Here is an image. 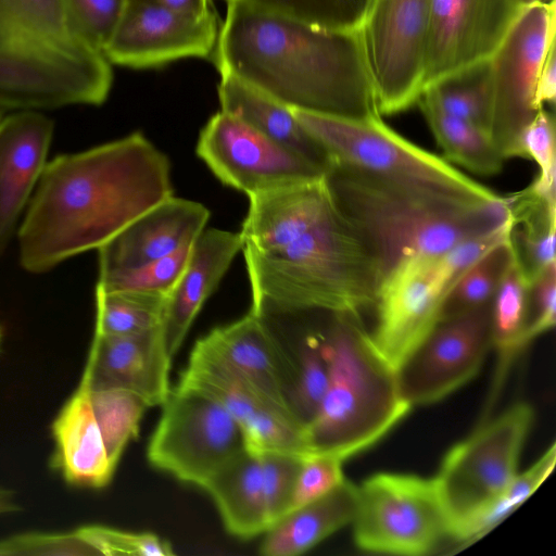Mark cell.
Wrapping results in <instances>:
<instances>
[{"label": "cell", "instance_id": "6da1fadb", "mask_svg": "<svg viewBox=\"0 0 556 556\" xmlns=\"http://www.w3.org/2000/svg\"><path fill=\"white\" fill-rule=\"evenodd\" d=\"M249 199L240 235L252 305L354 317L375 306L372 256L325 175Z\"/></svg>", "mask_w": 556, "mask_h": 556}, {"label": "cell", "instance_id": "7a4b0ae2", "mask_svg": "<svg viewBox=\"0 0 556 556\" xmlns=\"http://www.w3.org/2000/svg\"><path fill=\"white\" fill-rule=\"evenodd\" d=\"M173 195L170 163L141 132L47 163L18 228L20 263L33 274L99 249Z\"/></svg>", "mask_w": 556, "mask_h": 556}, {"label": "cell", "instance_id": "3957f363", "mask_svg": "<svg viewBox=\"0 0 556 556\" xmlns=\"http://www.w3.org/2000/svg\"><path fill=\"white\" fill-rule=\"evenodd\" d=\"M211 61L290 109L380 115L357 31L317 28L248 3L226 2Z\"/></svg>", "mask_w": 556, "mask_h": 556}, {"label": "cell", "instance_id": "277c9868", "mask_svg": "<svg viewBox=\"0 0 556 556\" xmlns=\"http://www.w3.org/2000/svg\"><path fill=\"white\" fill-rule=\"evenodd\" d=\"M325 178L372 256L379 288L403 263L441 255L511 218L510 195L489 202L440 198L337 162H330Z\"/></svg>", "mask_w": 556, "mask_h": 556}, {"label": "cell", "instance_id": "5b68a950", "mask_svg": "<svg viewBox=\"0 0 556 556\" xmlns=\"http://www.w3.org/2000/svg\"><path fill=\"white\" fill-rule=\"evenodd\" d=\"M112 64L75 28L65 0H0V109L100 105Z\"/></svg>", "mask_w": 556, "mask_h": 556}, {"label": "cell", "instance_id": "8992f818", "mask_svg": "<svg viewBox=\"0 0 556 556\" xmlns=\"http://www.w3.org/2000/svg\"><path fill=\"white\" fill-rule=\"evenodd\" d=\"M319 328L328 383L305 426L307 455L342 460L376 444L412 409L395 370L376 351L359 317L325 312Z\"/></svg>", "mask_w": 556, "mask_h": 556}, {"label": "cell", "instance_id": "52a82bcc", "mask_svg": "<svg viewBox=\"0 0 556 556\" xmlns=\"http://www.w3.org/2000/svg\"><path fill=\"white\" fill-rule=\"evenodd\" d=\"M308 134L337 162L422 193L471 202L501 197L443 157L407 140L381 115L342 117L291 109Z\"/></svg>", "mask_w": 556, "mask_h": 556}, {"label": "cell", "instance_id": "ba28073f", "mask_svg": "<svg viewBox=\"0 0 556 556\" xmlns=\"http://www.w3.org/2000/svg\"><path fill=\"white\" fill-rule=\"evenodd\" d=\"M533 418L530 404L515 403L497 417L479 424L468 438L445 454L433 481L452 539L516 477Z\"/></svg>", "mask_w": 556, "mask_h": 556}, {"label": "cell", "instance_id": "9c48e42d", "mask_svg": "<svg viewBox=\"0 0 556 556\" xmlns=\"http://www.w3.org/2000/svg\"><path fill=\"white\" fill-rule=\"evenodd\" d=\"M355 545L369 553L421 556L446 536L450 523L433 478L379 472L357 485Z\"/></svg>", "mask_w": 556, "mask_h": 556}, {"label": "cell", "instance_id": "30bf717a", "mask_svg": "<svg viewBox=\"0 0 556 556\" xmlns=\"http://www.w3.org/2000/svg\"><path fill=\"white\" fill-rule=\"evenodd\" d=\"M431 0H369L357 29L380 115L416 104L424 72Z\"/></svg>", "mask_w": 556, "mask_h": 556}, {"label": "cell", "instance_id": "8fae6325", "mask_svg": "<svg viewBox=\"0 0 556 556\" xmlns=\"http://www.w3.org/2000/svg\"><path fill=\"white\" fill-rule=\"evenodd\" d=\"M149 440V463L177 480L200 485L245 448L243 433L226 408L198 390L177 386L162 404Z\"/></svg>", "mask_w": 556, "mask_h": 556}, {"label": "cell", "instance_id": "7c38bea8", "mask_svg": "<svg viewBox=\"0 0 556 556\" xmlns=\"http://www.w3.org/2000/svg\"><path fill=\"white\" fill-rule=\"evenodd\" d=\"M555 0L523 7L490 59L491 137L506 160L519 156V138L538 114L536 88L546 52L555 42Z\"/></svg>", "mask_w": 556, "mask_h": 556}, {"label": "cell", "instance_id": "4fadbf2b", "mask_svg": "<svg viewBox=\"0 0 556 556\" xmlns=\"http://www.w3.org/2000/svg\"><path fill=\"white\" fill-rule=\"evenodd\" d=\"M195 152L220 182L249 198L308 182L326 173L222 110L201 129Z\"/></svg>", "mask_w": 556, "mask_h": 556}, {"label": "cell", "instance_id": "5bb4252c", "mask_svg": "<svg viewBox=\"0 0 556 556\" xmlns=\"http://www.w3.org/2000/svg\"><path fill=\"white\" fill-rule=\"evenodd\" d=\"M491 349V303L438 321L395 370L402 397L412 408L444 399L477 376Z\"/></svg>", "mask_w": 556, "mask_h": 556}, {"label": "cell", "instance_id": "9a60e30c", "mask_svg": "<svg viewBox=\"0 0 556 556\" xmlns=\"http://www.w3.org/2000/svg\"><path fill=\"white\" fill-rule=\"evenodd\" d=\"M460 276L444 254L418 256L400 265L381 283L369 337L394 370L437 325L443 302Z\"/></svg>", "mask_w": 556, "mask_h": 556}, {"label": "cell", "instance_id": "2e32d148", "mask_svg": "<svg viewBox=\"0 0 556 556\" xmlns=\"http://www.w3.org/2000/svg\"><path fill=\"white\" fill-rule=\"evenodd\" d=\"M219 25L214 10L193 15L157 0H126L103 53L111 64L136 70L187 58L211 59Z\"/></svg>", "mask_w": 556, "mask_h": 556}, {"label": "cell", "instance_id": "e0dca14e", "mask_svg": "<svg viewBox=\"0 0 556 556\" xmlns=\"http://www.w3.org/2000/svg\"><path fill=\"white\" fill-rule=\"evenodd\" d=\"M178 384L220 403L239 425L247 448L307 455L305 425L200 344H194Z\"/></svg>", "mask_w": 556, "mask_h": 556}, {"label": "cell", "instance_id": "ac0fdd59", "mask_svg": "<svg viewBox=\"0 0 556 556\" xmlns=\"http://www.w3.org/2000/svg\"><path fill=\"white\" fill-rule=\"evenodd\" d=\"M523 7L519 0H431L422 91L490 60Z\"/></svg>", "mask_w": 556, "mask_h": 556}, {"label": "cell", "instance_id": "d6986e66", "mask_svg": "<svg viewBox=\"0 0 556 556\" xmlns=\"http://www.w3.org/2000/svg\"><path fill=\"white\" fill-rule=\"evenodd\" d=\"M208 218L203 204L169 197L98 249L99 277L142 266L193 243Z\"/></svg>", "mask_w": 556, "mask_h": 556}, {"label": "cell", "instance_id": "ffe728a7", "mask_svg": "<svg viewBox=\"0 0 556 556\" xmlns=\"http://www.w3.org/2000/svg\"><path fill=\"white\" fill-rule=\"evenodd\" d=\"M197 343L291 410L289 396L296 361L288 354L283 340L255 313L250 311L231 324L212 329Z\"/></svg>", "mask_w": 556, "mask_h": 556}, {"label": "cell", "instance_id": "44dd1931", "mask_svg": "<svg viewBox=\"0 0 556 556\" xmlns=\"http://www.w3.org/2000/svg\"><path fill=\"white\" fill-rule=\"evenodd\" d=\"M170 363L160 326L125 336L94 332L86 369L91 388L126 389L153 407L170 393Z\"/></svg>", "mask_w": 556, "mask_h": 556}, {"label": "cell", "instance_id": "7402d4cb", "mask_svg": "<svg viewBox=\"0 0 556 556\" xmlns=\"http://www.w3.org/2000/svg\"><path fill=\"white\" fill-rule=\"evenodd\" d=\"M53 122L35 110L0 121V256L47 165Z\"/></svg>", "mask_w": 556, "mask_h": 556}, {"label": "cell", "instance_id": "603a6c76", "mask_svg": "<svg viewBox=\"0 0 556 556\" xmlns=\"http://www.w3.org/2000/svg\"><path fill=\"white\" fill-rule=\"evenodd\" d=\"M241 248L240 232L216 228L204 229L194 240L188 262L167 294L161 324L164 343L172 358Z\"/></svg>", "mask_w": 556, "mask_h": 556}, {"label": "cell", "instance_id": "cb8c5ba5", "mask_svg": "<svg viewBox=\"0 0 556 556\" xmlns=\"http://www.w3.org/2000/svg\"><path fill=\"white\" fill-rule=\"evenodd\" d=\"M55 451L52 467L72 484L103 488L115 467L109 459L91 401L90 378L85 368L80 384L52 422Z\"/></svg>", "mask_w": 556, "mask_h": 556}, {"label": "cell", "instance_id": "d4e9b609", "mask_svg": "<svg viewBox=\"0 0 556 556\" xmlns=\"http://www.w3.org/2000/svg\"><path fill=\"white\" fill-rule=\"evenodd\" d=\"M220 110L242 119L266 137L321 167L330 165L326 150L300 124L291 109L228 73H220Z\"/></svg>", "mask_w": 556, "mask_h": 556}, {"label": "cell", "instance_id": "484cf974", "mask_svg": "<svg viewBox=\"0 0 556 556\" xmlns=\"http://www.w3.org/2000/svg\"><path fill=\"white\" fill-rule=\"evenodd\" d=\"M213 500L226 530L251 539L268 530L260 454L244 448L201 485Z\"/></svg>", "mask_w": 556, "mask_h": 556}, {"label": "cell", "instance_id": "4316f807", "mask_svg": "<svg viewBox=\"0 0 556 556\" xmlns=\"http://www.w3.org/2000/svg\"><path fill=\"white\" fill-rule=\"evenodd\" d=\"M530 282L513 250L511 257L491 301V340L496 352V368L481 420L490 418L509 368L529 345Z\"/></svg>", "mask_w": 556, "mask_h": 556}, {"label": "cell", "instance_id": "83f0119b", "mask_svg": "<svg viewBox=\"0 0 556 556\" xmlns=\"http://www.w3.org/2000/svg\"><path fill=\"white\" fill-rule=\"evenodd\" d=\"M357 485L345 480L328 494L281 518L266 531L260 554L296 556L351 523L356 508Z\"/></svg>", "mask_w": 556, "mask_h": 556}, {"label": "cell", "instance_id": "f1b7e54d", "mask_svg": "<svg viewBox=\"0 0 556 556\" xmlns=\"http://www.w3.org/2000/svg\"><path fill=\"white\" fill-rule=\"evenodd\" d=\"M416 103L445 161L482 176L496 175L502 170L506 159L488 132L443 112L422 94Z\"/></svg>", "mask_w": 556, "mask_h": 556}, {"label": "cell", "instance_id": "f546056e", "mask_svg": "<svg viewBox=\"0 0 556 556\" xmlns=\"http://www.w3.org/2000/svg\"><path fill=\"white\" fill-rule=\"evenodd\" d=\"M420 94L443 112L466 121L491 136L492 91L490 60L455 72Z\"/></svg>", "mask_w": 556, "mask_h": 556}, {"label": "cell", "instance_id": "4dcf8cb0", "mask_svg": "<svg viewBox=\"0 0 556 556\" xmlns=\"http://www.w3.org/2000/svg\"><path fill=\"white\" fill-rule=\"evenodd\" d=\"M166 294L96 289V330L125 336L144 332L162 324Z\"/></svg>", "mask_w": 556, "mask_h": 556}, {"label": "cell", "instance_id": "1f68e13d", "mask_svg": "<svg viewBox=\"0 0 556 556\" xmlns=\"http://www.w3.org/2000/svg\"><path fill=\"white\" fill-rule=\"evenodd\" d=\"M90 401L110 462L116 468L128 442L138 435L149 407L135 392L122 388H91Z\"/></svg>", "mask_w": 556, "mask_h": 556}, {"label": "cell", "instance_id": "d6a6232c", "mask_svg": "<svg viewBox=\"0 0 556 556\" xmlns=\"http://www.w3.org/2000/svg\"><path fill=\"white\" fill-rule=\"evenodd\" d=\"M511 254L509 239L470 265L447 293L439 321L491 303Z\"/></svg>", "mask_w": 556, "mask_h": 556}, {"label": "cell", "instance_id": "836d02e7", "mask_svg": "<svg viewBox=\"0 0 556 556\" xmlns=\"http://www.w3.org/2000/svg\"><path fill=\"white\" fill-rule=\"evenodd\" d=\"M556 463V444L553 443L530 468L517 473L497 498L470 521L455 541L469 545L506 519L544 482Z\"/></svg>", "mask_w": 556, "mask_h": 556}, {"label": "cell", "instance_id": "e575fe53", "mask_svg": "<svg viewBox=\"0 0 556 556\" xmlns=\"http://www.w3.org/2000/svg\"><path fill=\"white\" fill-rule=\"evenodd\" d=\"M225 2L230 0H224ZM329 30L357 31L369 0H237Z\"/></svg>", "mask_w": 556, "mask_h": 556}, {"label": "cell", "instance_id": "d590c367", "mask_svg": "<svg viewBox=\"0 0 556 556\" xmlns=\"http://www.w3.org/2000/svg\"><path fill=\"white\" fill-rule=\"evenodd\" d=\"M192 244L142 266L99 277L96 289L101 291H143L168 294L181 275Z\"/></svg>", "mask_w": 556, "mask_h": 556}, {"label": "cell", "instance_id": "8d00e7d4", "mask_svg": "<svg viewBox=\"0 0 556 556\" xmlns=\"http://www.w3.org/2000/svg\"><path fill=\"white\" fill-rule=\"evenodd\" d=\"M258 454L262 468L264 505L269 530L289 511L303 456L275 451Z\"/></svg>", "mask_w": 556, "mask_h": 556}, {"label": "cell", "instance_id": "74e56055", "mask_svg": "<svg viewBox=\"0 0 556 556\" xmlns=\"http://www.w3.org/2000/svg\"><path fill=\"white\" fill-rule=\"evenodd\" d=\"M98 555L170 556V544L151 532H128L105 526H85L75 530Z\"/></svg>", "mask_w": 556, "mask_h": 556}, {"label": "cell", "instance_id": "f35d334b", "mask_svg": "<svg viewBox=\"0 0 556 556\" xmlns=\"http://www.w3.org/2000/svg\"><path fill=\"white\" fill-rule=\"evenodd\" d=\"M126 0H65L80 36L103 52L122 16Z\"/></svg>", "mask_w": 556, "mask_h": 556}, {"label": "cell", "instance_id": "ab89813d", "mask_svg": "<svg viewBox=\"0 0 556 556\" xmlns=\"http://www.w3.org/2000/svg\"><path fill=\"white\" fill-rule=\"evenodd\" d=\"M341 458L327 454H309L303 457L299 469L289 511L328 494L346 479Z\"/></svg>", "mask_w": 556, "mask_h": 556}, {"label": "cell", "instance_id": "60d3db41", "mask_svg": "<svg viewBox=\"0 0 556 556\" xmlns=\"http://www.w3.org/2000/svg\"><path fill=\"white\" fill-rule=\"evenodd\" d=\"M554 114L544 108L523 129L519 138V156L532 160L539 167L536 180L543 184H556Z\"/></svg>", "mask_w": 556, "mask_h": 556}, {"label": "cell", "instance_id": "b9f144b4", "mask_svg": "<svg viewBox=\"0 0 556 556\" xmlns=\"http://www.w3.org/2000/svg\"><path fill=\"white\" fill-rule=\"evenodd\" d=\"M43 555L80 556L98 555L76 531L72 533H22L0 540V556Z\"/></svg>", "mask_w": 556, "mask_h": 556}, {"label": "cell", "instance_id": "7bdbcfd3", "mask_svg": "<svg viewBox=\"0 0 556 556\" xmlns=\"http://www.w3.org/2000/svg\"><path fill=\"white\" fill-rule=\"evenodd\" d=\"M556 323V264L530 281L529 321L527 341L553 329Z\"/></svg>", "mask_w": 556, "mask_h": 556}, {"label": "cell", "instance_id": "ee69618b", "mask_svg": "<svg viewBox=\"0 0 556 556\" xmlns=\"http://www.w3.org/2000/svg\"><path fill=\"white\" fill-rule=\"evenodd\" d=\"M556 97V59L555 42L548 48L543 60L536 88V104L544 108V104L554 105Z\"/></svg>", "mask_w": 556, "mask_h": 556}, {"label": "cell", "instance_id": "f6af8a7d", "mask_svg": "<svg viewBox=\"0 0 556 556\" xmlns=\"http://www.w3.org/2000/svg\"><path fill=\"white\" fill-rule=\"evenodd\" d=\"M159 2L180 12L202 15L212 10L211 0H157Z\"/></svg>", "mask_w": 556, "mask_h": 556}, {"label": "cell", "instance_id": "bcb514c9", "mask_svg": "<svg viewBox=\"0 0 556 556\" xmlns=\"http://www.w3.org/2000/svg\"><path fill=\"white\" fill-rule=\"evenodd\" d=\"M20 509L14 492L10 489L0 488V514L14 513Z\"/></svg>", "mask_w": 556, "mask_h": 556}, {"label": "cell", "instance_id": "7dc6e473", "mask_svg": "<svg viewBox=\"0 0 556 556\" xmlns=\"http://www.w3.org/2000/svg\"><path fill=\"white\" fill-rule=\"evenodd\" d=\"M522 4L527 5L538 1H551V0H519Z\"/></svg>", "mask_w": 556, "mask_h": 556}, {"label": "cell", "instance_id": "c3c4849f", "mask_svg": "<svg viewBox=\"0 0 556 556\" xmlns=\"http://www.w3.org/2000/svg\"><path fill=\"white\" fill-rule=\"evenodd\" d=\"M2 338H3V331H2V327L0 326V350H1Z\"/></svg>", "mask_w": 556, "mask_h": 556}, {"label": "cell", "instance_id": "681fc988", "mask_svg": "<svg viewBox=\"0 0 556 556\" xmlns=\"http://www.w3.org/2000/svg\"><path fill=\"white\" fill-rule=\"evenodd\" d=\"M0 121H1V118H0Z\"/></svg>", "mask_w": 556, "mask_h": 556}]
</instances>
